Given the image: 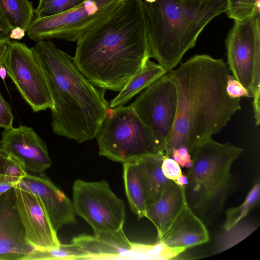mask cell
Returning <instances> with one entry per match:
<instances>
[{
	"instance_id": "obj_24",
	"label": "cell",
	"mask_w": 260,
	"mask_h": 260,
	"mask_svg": "<svg viewBox=\"0 0 260 260\" xmlns=\"http://www.w3.org/2000/svg\"><path fill=\"white\" fill-rule=\"evenodd\" d=\"M88 259L87 254L78 245L60 244L48 249H34L24 257L22 260H71Z\"/></svg>"
},
{
	"instance_id": "obj_11",
	"label": "cell",
	"mask_w": 260,
	"mask_h": 260,
	"mask_svg": "<svg viewBox=\"0 0 260 260\" xmlns=\"http://www.w3.org/2000/svg\"><path fill=\"white\" fill-rule=\"evenodd\" d=\"M130 106L151 131L160 151L166 154L177 108L175 85L168 73L145 88Z\"/></svg>"
},
{
	"instance_id": "obj_5",
	"label": "cell",
	"mask_w": 260,
	"mask_h": 260,
	"mask_svg": "<svg viewBox=\"0 0 260 260\" xmlns=\"http://www.w3.org/2000/svg\"><path fill=\"white\" fill-rule=\"evenodd\" d=\"M243 151L212 138L199 143L191 150L193 165L187 169L185 193L194 212L211 214L220 210L233 187L232 166Z\"/></svg>"
},
{
	"instance_id": "obj_30",
	"label": "cell",
	"mask_w": 260,
	"mask_h": 260,
	"mask_svg": "<svg viewBox=\"0 0 260 260\" xmlns=\"http://www.w3.org/2000/svg\"><path fill=\"white\" fill-rule=\"evenodd\" d=\"M161 168L165 177L174 181L182 174L178 164L170 156L167 155L164 158Z\"/></svg>"
},
{
	"instance_id": "obj_20",
	"label": "cell",
	"mask_w": 260,
	"mask_h": 260,
	"mask_svg": "<svg viewBox=\"0 0 260 260\" xmlns=\"http://www.w3.org/2000/svg\"><path fill=\"white\" fill-rule=\"evenodd\" d=\"M166 155L160 153L137 161L144 183L147 206L155 201L171 180L164 175L161 165Z\"/></svg>"
},
{
	"instance_id": "obj_1",
	"label": "cell",
	"mask_w": 260,
	"mask_h": 260,
	"mask_svg": "<svg viewBox=\"0 0 260 260\" xmlns=\"http://www.w3.org/2000/svg\"><path fill=\"white\" fill-rule=\"evenodd\" d=\"M177 92V108L166 155L180 146L189 152L199 143L219 133L241 109L240 99L226 92L230 75L222 59L194 55L167 72Z\"/></svg>"
},
{
	"instance_id": "obj_21",
	"label": "cell",
	"mask_w": 260,
	"mask_h": 260,
	"mask_svg": "<svg viewBox=\"0 0 260 260\" xmlns=\"http://www.w3.org/2000/svg\"><path fill=\"white\" fill-rule=\"evenodd\" d=\"M123 179L131 210L139 219L145 217L147 208L146 190L137 161L123 164Z\"/></svg>"
},
{
	"instance_id": "obj_27",
	"label": "cell",
	"mask_w": 260,
	"mask_h": 260,
	"mask_svg": "<svg viewBox=\"0 0 260 260\" xmlns=\"http://www.w3.org/2000/svg\"><path fill=\"white\" fill-rule=\"evenodd\" d=\"M260 0H226L225 13L234 21H243L260 14Z\"/></svg>"
},
{
	"instance_id": "obj_13",
	"label": "cell",
	"mask_w": 260,
	"mask_h": 260,
	"mask_svg": "<svg viewBox=\"0 0 260 260\" xmlns=\"http://www.w3.org/2000/svg\"><path fill=\"white\" fill-rule=\"evenodd\" d=\"M16 208L26 239L34 249L44 250L59 246L57 232L39 199L30 191L13 187Z\"/></svg>"
},
{
	"instance_id": "obj_19",
	"label": "cell",
	"mask_w": 260,
	"mask_h": 260,
	"mask_svg": "<svg viewBox=\"0 0 260 260\" xmlns=\"http://www.w3.org/2000/svg\"><path fill=\"white\" fill-rule=\"evenodd\" d=\"M167 73L160 64L149 59L119 91L110 104V108L123 106L136 94Z\"/></svg>"
},
{
	"instance_id": "obj_33",
	"label": "cell",
	"mask_w": 260,
	"mask_h": 260,
	"mask_svg": "<svg viewBox=\"0 0 260 260\" xmlns=\"http://www.w3.org/2000/svg\"><path fill=\"white\" fill-rule=\"evenodd\" d=\"M12 29L0 8V40H10Z\"/></svg>"
},
{
	"instance_id": "obj_29",
	"label": "cell",
	"mask_w": 260,
	"mask_h": 260,
	"mask_svg": "<svg viewBox=\"0 0 260 260\" xmlns=\"http://www.w3.org/2000/svg\"><path fill=\"white\" fill-rule=\"evenodd\" d=\"M226 92L228 95L232 99L253 98L251 93L230 74L226 81Z\"/></svg>"
},
{
	"instance_id": "obj_14",
	"label": "cell",
	"mask_w": 260,
	"mask_h": 260,
	"mask_svg": "<svg viewBox=\"0 0 260 260\" xmlns=\"http://www.w3.org/2000/svg\"><path fill=\"white\" fill-rule=\"evenodd\" d=\"M15 186L30 191L39 199L56 232L65 225L76 224L72 201L45 174L27 173Z\"/></svg>"
},
{
	"instance_id": "obj_2",
	"label": "cell",
	"mask_w": 260,
	"mask_h": 260,
	"mask_svg": "<svg viewBox=\"0 0 260 260\" xmlns=\"http://www.w3.org/2000/svg\"><path fill=\"white\" fill-rule=\"evenodd\" d=\"M74 62L92 85L119 91L150 58L142 0H125L77 41Z\"/></svg>"
},
{
	"instance_id": "obj_17",
	"label": "cell",
	"mask_w": 260,
	"mask_h": 260,
	"mask_svg": "<svg viewBox=\"0 0 260 260\" xmlns=\"http://www.w3.org/2000/svg\"><path fill=\"white\" fill-rule=\"evenodd\" d=\"M72 242L81 247L88 259L125 258L135 255L136 243L129 241L123 229L112 232L82 234L73 238Z\"/></svg>"
},
{
	"instance_id": "obj_18",
	"label": "cell",
	"mask_w": 260,
	"mask_h": 260,
	"mask_svg": "<svg viewBox=\"0 0 260 260\" xmlns=\"http://www.w3.org/2000/svg\"><path fill=\"white\" fill-rule=\"evenodd\" d=\"M185 193V187L171 180L158 198L146 208L145 217L155 226L157 241L162 237L168 226L179 211Z\"/></svg>"
},
{
	"instance_id": "obj_25",
	"label": "cell",
	"mask_w": 260,
	"mask_h": 260,
	"mask_svg": "<svg viewBox=\"0 0 260 260\" xmlns=\"http://www.w3.org/2000/svg\"><path fill=\"white\" fill-rule=\"evenodd\" d=\"M27 173L20 164L0 149V196L13 188Z\"/></svg>"
},
{
	"instance_id": "obj_36",
	"label": "cell",
	"mask_w": 260,
	"mask_h": 260,
	"mask_svg": "<svg viewBox=\"0 0 260 260\" xmlns=\"http://www.w3.org/2000/svg\"><path fill=\"white\" fill-rule=\"evenodd\" d=\"M7 75V70L4 64L0 65V77L3 80H5Z\"/></svg>"
},
{
	"instance_id": "obj_12",
	"label": "cell",
	"mask_w": 260,
	"mask_h": 260,
	"mask_svg": "<svg viewBox=\"0 0 260 260\" xmlns=\"http://www.w3.org/2000/svg\"><path fill=\"white\" fill-rule=\"evenodd\" d=\"M0 149L17 161L27 172L38 175L44 174L51 166L45 142L27 126L5 129L2 133Z\"/></svg>"
},
{
	"instance_id": "obj_15",
	"label": "cell",
	"mask_w": 260,
	"mask_h": 260,
	"mask_svg": "<svg viewBox=\"0 0 260 260\" xmlns=\"http://www.w3.org/2000/svg\"><path fill=\"white\" fill-rule=\"evenodd\" d=\"M32 250L16 208L13 187L0 196V260H22Z\"/></svg>"
},
{
	"instance_id": "obj_3",
	"label": "cell",
	"mask_w": 260,
	"mask_h": 260,
	"mask_svg": "<svg viewBox=\"0 0 260 260\" xmlns=\"http://www.w3.org/2000/svg\"><path fill=\"white\" fill-rule=\"evenodd\" d=\"M51 96V126L56 134L81 143L95 138L110 104L106 90L96 88L76 66L73 58L49 40L34 47Z\"/></svg>"
},
{
	"instance_id": "obj_28",
	"label": "cell",
	"mask_w": 260,
	"mask_h": 260,
	"mask_svg": "<svg viewBox=\"0 0 260 260\" xmlns=\"http://www.w3.org/2000/svg\"><path fill=\"white\" fill-rule=\"evenodd\" d=\"M85 0H39L34 10L36 18H43L68 11L83 3Z\"/></svg>"
},
{
	"instance_id": "obj_9",
	"label": "cell",
	"mask_w": 260,
	"mask_h": 260,
	"mask_svg": "<svg viewBox=\"0 0 260 260\" xmlns=\"http://www.w3.org/2000/svg\"><path fill=\"white\" fill-rule=\"evenodd\" d=\"M72 203L76 214L91 226L94 233L123 229L126 216L125 204L105 180H75Z\"/></svg>"
},
{
	"instance_id": "obj_22",
	"label": "cell",
	"mask_w": 260,
	"mask_h": 260,
	"mask_svg": "<svg viewBox=\"0 0 260 260\" xmlns=\"http://www.w3.org/2000/svg\"><path fill=\"white\" fill-rule=\"evenodd\" d=\"M0 8L12 30L20 29L25 32L33 20L32 3L28 0H0Z\"/></svg>"
},
{
	"instance_id": "obj_4",
	"label": "cell",
	"mask_w": 260,
	"mask_h": 260,
	"mask_svg": "<svg viewBox=\"0 0 260 260\" xmlns=\"http://www.w3.org/2000/svg\"><path fill=\"white\" fill-rule=\"evenodd\" d=\"M142 1L149 57L167 72L194 46L205 27L226 9V0Z\"/></svg>"
},
{
	"instance_id": "obj_16",
	"label": "cell",
	"mask_w": 260,
	"mask_h": 260,
	"mask_svg": "<svg viewBox=\"0 0 260 260\" xmlns=\"http://www.w3.org/2000/svg\"><path fill=\"white\" fill-rule=\"evenodd\" d=\"M209 240L206 226L191 208L185 194L180 208L157 242L169 246L188 248L205 244Z\"/></svg>"
},
{
	"instance_id": "obj_10",
	"label": "cell",
	"mask_w": 260,
	"mask_h": 260,
	"mask_svg": "<svg viewBox=\"0 0 260 260\" xmlns=\"http://www.w3.org/2000/svg\"><path fill=\"white\" fill-rule=\"evenodd\" d=\"M4 65L7 75L33 112L53 109L47 79L34 47L11 41Z\"/></svg>"
},
{
	"instance_id": "obj_35",
	"label": "cell",
	"mask_w": 260,
	"mask_h": 260,
	"mask_svg": "<svg viewBox=\"0 0 260 260\" xmlns=\"http://www.w3.org/2000/svg\"><path fill=\"white\" fill-rule=\"evenodd\" d=\"M174 181L178 185L184 186L185 187H186L188 183L186 175H183L182 174L179 176Z\"/></svg>"
},
{
	"instance_id": "obj_23",
	"label": "cell",
	"mask_w": 260,
	"mask_h": 260,
	"mask_svg": "<svg viewBox=\"0 0 260 260\" xmlns=\"http://www.w3.org/2000/svg\"><path fill=\"white\" fill-rule=\"evenodd\" d=\"M257 227L255 221L244 218L231 228L223 229L216 239L215 253H219L233 247L251 235Z\"/></svg>"
},
{
	"instance_id": "obj_31",
	"label": "cell",
	"mask_w": 260,
	"mask_h": 260,
	"mask_svg": "<svg viewBox=\"0 0 260 260\" xmlns=\"http://www.w3.org/2000/svg\"><path fill=\"white\" fill-rule=\"evenodd\" d=\"M170 156L180 167L189 169L193 165L190 153L187 148L184 146H180L173 149Z\"/></svg>"
},
{
	"instance_id": "obj_6",
	"label": "cell",
	"mask_w": 260,
	"mask_h": 260,
	"mask_svg": "<svg viewBox=\"0 0 260 260\" xmlns=\"http://www.w3.org/2000/svg\"><path fill=\"white\" fill-rule=\"evenodd\" d=\"M95 138L100 155L115 162H134L164 153L151 131L131 106L110 108Z\"/></svg>"
},
{
	"instance_id": "obj_32",
	"label": "cell",
	"mask_w": 260,
	"mask_h": 260,
	"mask_svg": "<svg viewBox=\"0 0 260 260\" xmlns=\"http://www.w3.org/2000/svg\"><path fill=\"white\" fill-rule=\"evenodd\" d=\"M14 118L10 104L0 92V127L4 129L13 127Z\"/></svg>"
},
{
	"instance_id": "obj_8",
	"label": "cell",
	"mask_w": 260,
	"mask_h": 260,
	"mask_svg": "<svg viewBox=\"0 0 260 260\" xmlns=\"http://www.w3.org/2000/svg\"><path fill=\"white\" fill-rule=\"evenodd\" d=\"M125 0H85L77 7L55 15L35 18L27 30L38 42L51 39L76 42L111 16Z\"/></svg>"
},
{
	"instance_id": "obj_7",
	"label": "cell",
	"mask_w": 260,
	"mask_h": 260,
	"mask_svg": "<svg viewBox=\"0 0 260 260\" xmlns=\"http://www.w3.org/2000/svg\"><path fill=\"white\" fill-rule=\"evenodd\" d=\"M225 43L229 69L252 94L257 125L260 122V14L235 21Z\"/></svg>"
},
{
	"instance_id": "obj_34",
	"label": "cell",
	"mask_w": 260,
	"mask_h": 260,
	"mask_svg": "<svg viewBox=\"0 0 260 260\" xmlns=\"http://www.w3.org/2000/svg\"><path fill=\"white\" fill-rule=\"evenodd\" d=\"M10 40H0V65L4 64Z\"/></svg>"
},
{
	"instance_id": "obj_26",
	"label": "cell",
	"mask_w": 260,
	"mask_h": 260,
	"mask_svg": "<svg viewBox=\"0 0 260 260\" xmlns=\"http://www.w3.org/2000/svg\"><path fill=\"white\" fill-rule=\"evenodd\" d=\"M259 197L260 184L258 181L250 190L241 205L227 210L223 229H228L245 218L252 209L258 204Z\"/></svg>"
}]
</instances>
